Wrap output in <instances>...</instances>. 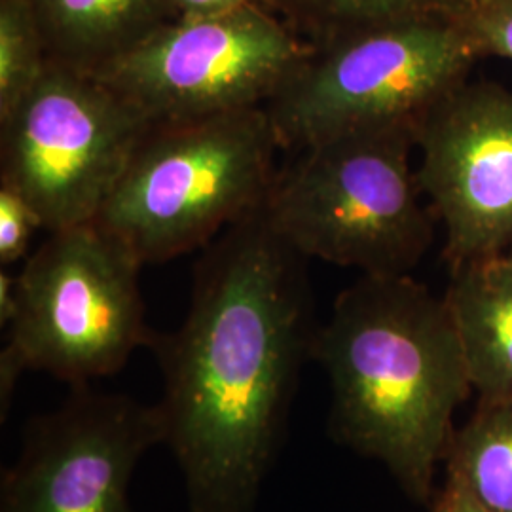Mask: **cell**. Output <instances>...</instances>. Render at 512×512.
Segmentation results:
<instances>
[{"label":"cell","instance_id":"8992f818","mask_svg":"<svg viewBox=\"0 0 512 512\" xmlns=\"http://www.w3.org/2000/svg\"><path fill=\"white\" fill-rule=\"evenodd\" d=\"M141 268L95 222L48 232L16 275V311L0 353L2 420L29 370L92 385L122 370L135 349L150 348Z\"/></svg>","mask_w":512,"mask_h":512},{"label":"cell","instance_id":"30bf717a","mask_svg":"<svg viewBox=\"0 0 512 512\" xmlns=\"http://www.w3.org/2000/svg\"><path fill=\"white\" fill-rule=\"evenodd\" d=\"M416 148L448 266L512 251V90L467 80L423 120Z\"/></svg>","mask_w":512,"mask_h":512},{"label":"cell","instance_id":"ba28073f","mask_svg":"<svg viewBox=\"0 0 512 512\" xmlns=\"http://www.w3.org/2000/svg\"><path fill=\"white\" fill-rule=\"evenodd\" d=\"M311 42L262 4L175 19L95 74L152 124L266 107Z\"/></svg>","mask_w":512,"mask_h":512},{"label":"cell","instance_id":"d6986e66","mask_svg":"<svg viewBox=\"0 0 512 512\" xmlns=\"http://www.w3.org/2000/svg\"><path fill=\"white\" fill-rule=\"evenodd\" d=\"M431 505V512H494L480 499H476L463 484H459L458 480L448 476L440 492L433 497Z\"/></svg>","mask_w":512,"mask_h":512},{"label":"cell","instance_id":"2e32d148","mask_svg":"<svg viewBox=\"0 0 512 512\" xmlns=\"http://www.w3.org/2000/svg\"><path fill=\"white\" fill-rule=\"evenodd\" d=\"M44 228L37 209L16 188L0 183V264L8 268L29 256L35 232Z\"/></svg>","mask_w":512,"mask_h":512},{"label":"cell","instance_id":"7c38bea8","mask_svg":"<svg viewBox=\"0 0 512 512\" xmlns=\"http://www.w3.org/2000/svg\"><path fill=\"white\" fill-rule=\"evenodd\" d=\"M50 61L97 74L175 21L171 0H31Z\"/></svg>","mask_w":512,"mask_h":512},{"label":"cell","instance_id":"9a60e30c","mask_svg":"<svg viewBox=\"0 0 512 512\" xmlns=\"http://www.w3.org/2000/svg\"><path fill=\"white\" fill-rule=\"evenodd\" d=\"M50 63L31 0H0V120L37 86Z\"/></svg>","mask_w":512,"mask_h":512},{"label":"cell","instance_id":"277c9868","mask_svg":"<svg viewBox=\"0 0 512 512\" xmlns=\"http://www.w3.org/2000/svg\"><path fill=\"white\" fill-rule=\"evenodd\" d=\"M406 129L334 137L291 152L260 207L308 260L361 275H406L433 243L435 215L412 165Z\"/></svg>","mask_w":512,"mask_h":512},{"label":"cell","instance_id":"e0dca14e","mask_svg":"<svg viewBox=\"0 0 512 512\" xmlns=\"http://www.w3.org/2000/svg\"><path fill=\"white\" fill-rule=\"evenodd\" d=\"M467 29L480 57H499L512 63V0H488L465 16Z\"/></svg>","mask_w":512,"mask_h":512},{"label":"cell","instance_id":"6da1fadb","mask_svg":"<svg viewBox=\"0 0 512 512\" xmlns=\"http://www.w3.org/2000/svg\"><path fill=\"white\" fill-rule=\"evenodd\" d=\"M308 262L258 209L203 249L183 325L154 332L190 512L255 511L319 329Z\"/></svg>","mask_w":512,"mask_h":512},{"label":"cell","instance_id":"4fadbf2b","mask_svg":"<svg viewBox=\"0 0 512 512\" xmlns=\"http://www.w3.org/2000/svg\"><path fill=\"white\" fill-rule=\"evenodd\" d=\"M446 476L494 512H512V401H478L446 448Z\"/></svg>","mask_w":512,"mask_h":512},{"label":"cell","instance_id":"5b68a950","mask_svg":"<svg viewBox=\"0 0 512 512\" xmlns=\"http://www.w3.org/2000/svg\"><path fill=\"white\" fill-rule=\"evenodd\" d=\"M480 54L465 18L416 16L311 42L266 105L281 150L334 137L406 129L469 80Z\"/></svg>","mask_w":512,"mask_h":512},{"label":"cell","instance_id":"5bb4252c","mask_svg":"<svg viewBox=\"0 0 512 512\" xmlns=\"http://www.w3.org/2000/svg\"><path fill=\"white\" fill-rule=\"evenodd\" d=\"M268 8L310 42L395 19L465 18L473 10L467 0H268Z\"/></svg>","mask_w":512,"mask_h":512},{"label":"cell","instance_id":"7a4b0ae2","mask_svg":"<svg viewBox=\"0 0 512 512\" xmlns=\"http://www.w3.org/2000/svg\"><path fill=\"white\" fill-rule=\"evenodd\" d=\"M311 361L329 376L330 435L429 505L454 414L473 393L444 296L412 274L361 275L319 325Z\"/></svg>","mask_w":512,"mask_h":512},{"label":"cell","instance_id":"ffe728a7","mask_svg":"<svg viewBox=\"0 0 512 512\" xmlns=\"http://www.w3.org/2000/svg\"><path fill=\"white\" fill-rule=\"evenodd\" d=\"M16 311V275L0 270V325L8 327Z\"/></svg>","mask_w":512,"mask_h":512},{"label":"cell","instance_id":"ac0fdd59","mask_svg":"<svg viewBox=\"0 0 512 512\" xmlns=\"http://www.w3.org/2000/svg\"><path fill=\"white\" fill-rule=\"evenodd\" d=\"M253 4L268 6V0H171V8L177 19L220 16V14H228Z\"/></svg>","mask_w":512,"mask_h":512},{"label":"cell","instance_id":"9c48e42d","mask_svg":"<svg viewBox=\"0 0 512 512\" xmlns=\"http://www.w3.org/2000/svg\"><path fill=\"white\" fill-rule=\"evenodd\" d=\"M156 444H164L156 404L71 387L54 412L25 425L2 475L0 512H133L131 478Z\"/></svg>","mask_w":512,"mask_h":512},{"label":"cell","instance_id":"3957f363","mask_svg":"<svg viewBox=\"0 0 512 512\" xmlns=\"http://www.w3.org/2000/svg\"><path fill=\"white\" fill-rule=\"evenodd\" d=\"M279 150L266 107L152 124L93 222L143 266L205 249L262 207Z\"/></svg>","mask_w":512,"mask_h":512},{"label":"cell","instance_id":"44dd1931","mask_svg":"<svg viewBox=\"0 0 512 512\" xmlns=\"http://www.w3.org/2000/svg\"><path fill=\"white\" fill-rule=\"evenodd\" d=\"M473 8H476V6H480V4H484V2H488V0H467Z\"/></svg>","mask_w":512,"mask_h":512},{"label":"cell","instance_id":"52a82bcc","mask_svg":"<svg viewBox=\"0 0 512 512\" xmlns=\"http://www.w3.org/2000/svg\"><path fill=\"white\" fill-rule=\"evenodd\" d=\"M152 122L95 74L50 61L0 120V183L37 209L46 232L97 219Z\"/></svg>","mask_w":512,"mask_h":512},{"label":"cell","instance_id":"8fae6325","mask_svg":"<svg viewBox=\"0 0 512 512\" xmlns=\"http://www.w3.org/2000/svg\"><path fill=\"white\" fill-rule=\"evenodd\" d=\"M480 401H512V251L450 268L444 293Z\"/></svg>","mask_w":512,"mask_h":512}]
</instances>
